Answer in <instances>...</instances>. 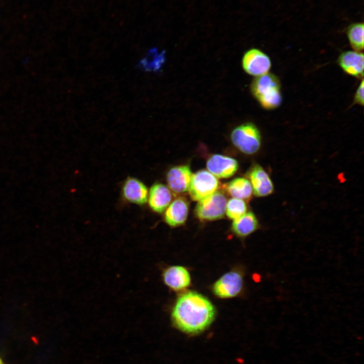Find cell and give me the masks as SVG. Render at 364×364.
Wrapping results in <instances>:
<instances>
[{"instance_id":"obj_1","label":"cell","mask_w":364,"mask_h":364,"mask_svg":"<svg viewBox=\"0 0 364 364\" xmlns=\"http://www.w3.org/2000/svg\"><path fill=\"white\" fill-rule=\"evenodd\" d=\"M215 313L214 306L207 298L196 292L190 291L177 298L171 312V320L181 331L196 334L210 325Z\"/></svg>"},{"instance_id":"obj_2","label":"cell","mask_w":364,"mask_h":364,"mask_svg":"<svg viewBox=\"0 0 364 364\" xmlns=\"http://www.w3.org/2000/svg\"><path fill=\"white\" fill-rule=\"evenodd\" d=\"M250 90L260 106L266 110L275 109L281 104V83L272 73L255 77L251 83Z\"/></svg>"},{"instance_id":"obj_3","label":"cell","mask_w":364,"mask_h":364,"mask_svg":"<svg viewBox=\"0 0 364 364\" xmlns=\"http://www.w3.org/2000/svg\"><path fill=\"white\" fill-rule=\"evenodd\" d=\"M232 143L240 151L246 154H253L259 149L261 137L257 126L251 122L243 123L232 132Z\"/></svg>"},{"instance_id":"obj_4","label":"cell","mask_w":364,"mask_h":364,"mask_svg":"<svg viewBox=\"0 0 364 364\" xmlns=\"http://www.w3.org/2000/svg\"><path fill=\"white\" fill-rule=\"evenodd\" d=\"M227 204L224 194L216 191L210 196L199 201L195 212L201 220H214L223 217Z\"/></svg>"},{"instance_id":"obj_5","label":"cell","mask_w":364,"mask_h":364,"mask_svg":"<svg viewBox=\"0 0 364 364\" xmlns=\"http://www.w3.org/2000/svg\"><path fill=\"white\" fill-rule=\"evenodd\" d=\"M219 187L216 177L206 170H201L191 177L188 191L194 201H200L212 194Z\"/></svg>"},{"instance_id":"obj_6","label":"cell","mask_w":364,"mask_h":364,"mask_svg":"<svg viewBox=\"0 0 364 364\" xmlns=\"http://www.w3.org/2000/svg\"><path fill=\"white\" fill-rule=\"evenodd\" d=\"M243 287L242 275L231 271L221 276L214 284L213 292L220 298H230L240 293Z\"/></svg>"},{"instance_id":"obj_7","label":"cell","mask_w":364,"mask_h":364,"mask_svg":"<svg viewBox=\"0 0 364 364\" xmlns=\"http://www.w3.org/2000/svg\"><path fill=\"white\" fill-rule=\"evenodd\" d=\"M271 66L269 57L259 49H250L243 57V68L250 75L256 77L268 73Z\"/></svg>"},{"instance_id":"obj_8","label":"cell","mask_w":364,"mask_h":364,"mask_svg":"<svg viewBox=\"0 0 364 364\" xmlns=\"http://www.w3.org/2000/svg\"><path fill=\"white\" fill-rule=\"evenodd\" d=\"M206 165L211 173L220 178L233 176L238 168V162L235 159L219 154L211 156L208 159Z\"/></svg>"},{"instance_id":"obj_9","label":"cell","mask_w":364,"mask_h":364,"mask_svg":"<svg viewBox=\"0 0 364 364\" xmlns=\"http://www.w3.org/2000/svg\"><path fill=\"white\" fill-rule=\"evenodd\" d=\"M248 177L252 188L253 193L257 197H265L272 193V182L265 170L259 165L255 164L249 171Z\"/></svg>"},{"instance_id":"obj_10","label":"cell","mask_w":364,"mask_h":364,"mask_svg":"<svg viewBox=\"0 0 364 364\" xmlns=\"http://www.w3.org/2000/svg\"><path fill=\"white\" fill-rule=\"evenodd\" d=\"M338 64L343 71L356 78L363 77L364 56L362 52L347 51L338 58Z\"/></svg>"},{"instance_id":"obj_11","label":"cell","mask_w":364,"mask_h":364,"mask_svg":"<svg viewBox=\"0 0 364 364\" xmlns=\"http://www.w3.org/2000/svg\"><path fill=\"white\" fill-rule=\"evenodd\" d=\"M192 174L189 165L173 167L166 176L169 188L175 194L188 191Z\"/></svg>"},{"instance_id":"obj_12","label":"cell","mask_w":364,"mask_h":364,"mask_svg":"<svg viewBox=\"0 0 364 364\" xmlns=\"http://www.w3.org/2000/svg\"><path fill=\"white\" fill-rule=\"evenodd\" d=\"M165 284L174 291L184 290L191 283V276L188 270L184 266L174 265L169 266L162 273Z\"/></svg>"},{"instance_id":"obj_13","label":"cell","mask_w":364,"mask_h":364,"mask_svg":"<svg viewBox=\"0 0 364 364\" xmlns=\"http://www.w3.org/2000/svg\"><path fill=\"white\" fill-rule=\"evenodd\" d=\"M123 198L128 202L138 205H143L148 199V189L139 179L128 177L122 188Z\"/></svg>"},{"instance_id":"obj_14","label":"cell","mask_w":364,"mask_h":364,"mask_svg":"<svg viewBox=\"0 0 364 364\" xmlns=\"http://www.w3.org/2000/svg\"><path fill=\"white\" fill-rule=\"evenodd\" d=\"M188 211V202L183 197H178L167 207L164 214L165 221L172 227L181 225L187 220Z\"/></svg>"},{"instance_id":"obj_15","label":"cell","mask_w":364,"mask_h":364,"mask_svg":"<svg viewBox=\"0 0 364 364\" xmlns=\"http://www.w3.org/2000/svg\"><path fill=\"white\" fill-rule=\"evenodd\" d=\"M171 200V193L164 184L156 183L150 188L149 205L155 212H163L169 206Z\"/></svg>"},{"instance_id":"obj_16","label":"cell","mask_w":364,"mask_h":364,"mask_svg":"<svg viewBox=\"0 0 364 364\" xmlns=\"http://www.w3.org/2000/svg\"><path fill=\"white\" fill-rule=\"evenodd\" d=\"M258 221L252 212L246 213L238 218L234 220L232 230L240 237H246L258 229Z\"/></svg>"},{"instance_id":"obj_17","label":"cell","mask_w":364,"mask_h":364,"mask_svg":"<svg viewBox=\"0 0 364 364\" xmlns=\"http://www.w3.org/2000/svg\"><path fill=\"white\" fill-rule=\"evenodd\" d=\"M227 192L235 198L248 200L252 196L253 191L250 181L245 178L237 177L225 186Z\"/></svg>"},{"instance_id":"obj_18","label":"cell","mask_w":364,"mask_h":364,"mask_svg":"<svg viewBox=\"0 0 364 364\" xmlns=\"http://www.w3.org/2000/svg\"><path fill=\"white\" fill-rule=\"evenodd\" d=\"M363 30L362 22L352 23L346 28V35L353 51L361 52L363 50Z\"/></svg>"},{"instance_id":"obj_19","label":"cell","mask_w":364,"mask_h":364,"mask_svg":"<svg viewBox=\"0 0 364 364\" xmlns=\"http://www.w3.org/2000/svg\"><path fill=\"white\" fill-rule=\"evenodd\" d=\"M165 53L150 50L139 63V67L145 71H156L161 68L165 61Z\"/></svg>"},{"instance_id":"obj_20","label":"cell","mask_w":364,"mask_h":364,"mask_svg":"<svg viewBox=\"0 0 364 364\" xmlns=\"http://www.w3.org/2000/svg\"><path fill=\"white\" fill-rule=\"evenodd\" d=\"M225 211L227 216L235 220L246 213L247 205L243 200L233 198L228 202Z\"/></svg>"},{"instance_id":"obj_21","label":"cell","mask_w":364,"mask_h":364,"mask_svg":"<svg viewBox=\"0 0 364 364\" xmlns=\"http://www.w3.org/2000/svg\"><path fill=\"white\" fill-rule=\"evenodd\" d=\"M363 79H362L360 83L356 90L353 99L354 103L360 106L363 105Z\"/></svg>"},{"instance_id":"obj_22","label":"cell","mask_w":364,"mask_h":364,"mask_svg":"<svg viewBox=\"0 0 364 364\" xmlns=\"http://www.w3.org/2000/svg\"><path fill=\"white\" fill-rule=\"evenodd\" d=\"M0 364H5L1 358H0Z\"/></svg>"}]
</instances>
